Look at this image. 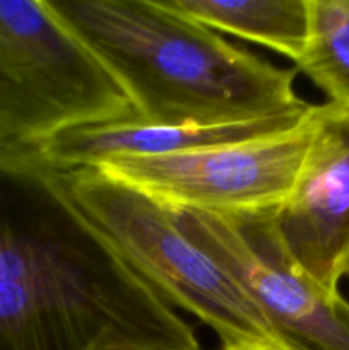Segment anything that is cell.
Instances as JSON below:
<instances>
[{
	"mask_svg": "<svg viewBox=\"0 0 349 350\" xmlns=\"http://www.w3.org/2000/svg\"><path fill=\"white\" fill-rule=\"evenodd\" d=\"M130 120L123 89L48 0H0V150L34 154L67 130Z\"/></svg>",
	"mask_w": 349,
	"mask_h": 350,
	"instance_id": "obj_3",
	"label": "cell"
},
{
	"mask_svg": "<svg viewBox=\"0 0 349 350\" xmlns=\"http://www.w3.org/2000/svg\"><path fill=\"white\" fill-rule=\"evenodd\" d=\"M310 132L308 113L296 129L276 135L163 156H115L94 167L170 211L243 217L286 202Z\"/></svg>",
	"mask_w": 349,
	"mask_h": 350,
	"instance_id": "obj_5",
	"label": "cell"
},
{
	"mask_svg": "<svg viewBox=\"0 0 349 350\" xmlns=\"http://www.w3.org/2000/svg\"><path fill=\"white\" fill-rule=\"evenodd\" d=\"M171 212L180 231L255 301L284 350H349V303L291 262L274 231V211L243 217Z\"/></svg>",
	"mask_w": 349,
	"mask_h": 350,
	"instance_id": "obj_6",
	"label": "cell"
},
{
	"mask_svg": "<svg viewBox=\"0 0 349 350\" xmlns=\"http://www.w3.org/2000/svg\"><path fill=\"white\" fill-rule=\"evenodd\" d=\"M82 296L81 255L55 217L40 161L0 150V350H64Z\"/></svg>",
	"mask_w": 349,
	"mask_h": 350,
	"instance_id": "obj_4",
	"label": "cell"
},
{
	"mask_svg": "<svg viewBox=\"0 0 349 350\" xmlns=\"http://www.w3.org/2000/svg\"><path fill=\"white\" fill-rule=\"evenodd\" d=\"M344 277L349 280V263H348V267H346V270H344Z\"/></svg>",
	"mask_w": 349,
	"mask_h": 350,
	"instance_id": "obj_12",
	"label": "cell"
},
{
	"mask_svg": "<svg viewBox=\"0 0 349 350\" xmlns=\"http://www.w3.org/2000/svg\"><path fill=\"white\" fill-rule=\"evenodd\" d=\"M311 109V106H310ZM308 111L231 125H149L139 120L79 126L53 137L34 156L55 171L94 167L115 156H163L222 144L245 142L293 130Z\"/></svg>",
	"mask_w": 349,
	"mask_h": 350,
	"instance_id": "obj_8",
	"label": "cell"
},
{
	"mask_svg": "<svg viewBox=\"0 0 349 350\" xmlns=\"http://www.w3.org/2000/svg\"><path fill=\"white\" fill-rule=\"evenodd\" d=\"M57 176L72 204L164 303L198 318L222 347L284 350L255 301L180 231L170 208L96 167Z\"/></svg>",
	"mask_w": 349,
	"mask_h": 350,
	"instance_id": "obj_2",
	"label": "cell"
},
{
	"mask_svg": "<svg viewBox=\"0 0 349 350\" xmlns=\"http://www.w3.org/2000/svg\"><path fill=\"white\" fill-rule=\"evenodd\" d=\"M221 350H267L260 347H221Z\"/></svg>",
	"mask_w": 349,
	"mask_h": 350,
	"instance_id": "obj_11",
	"label": "cell"
},
{
	"mask_svg": "<svg viewBox=\"0 0 349 350\" xmlns=\"http://www.w3.org/2000/svg\"><path fill=\"white\" fill-rule=\"evenodd\" d=\"M310 142L272 222L291 262L328 294L349 263V106L313 105Z\"/></svg>",
	"mask_w": 349,
	"mask_h": 350,
	"instance_id": "obj_7",
	"label": "cell"
},
{
	"mask_svg": "<svg viewBox=\"0 0 349 350\" xmlns=\"http://www.w3.org/2000/svg\"><path fill=\"white\" fill-rule=\"evenodd\" d=\"M50 9L149 125H231L310 109L296 68L233 46L163 0H74Z\"/></svg>",
	"mask_w": 349,
	"mask_h": 350,
	"instance_id": "obj_1",
	"label": "cell"
},
{
	"mask_svg": "<svg viewBox=\"0 0 349 350\" xmlns=\"http://www.w3.org/2000/svg\"><path fill=\"white\" fill-rule=\"evenodd\" d=\"M212 31L263 44L296 64L310 24V0H163Z\"/></svg>",
	"mask_w": 349,
	"mask_h": 350,
	"instance_id": "obj_9",
	"label": "cell"
},
{
	"mask_svg": "<svg viewBox=\"0 0 349 350\" xmlns=\"http://www.w3.org/2000/svg\"><path fill=\"white\" fill-rule=\"evenodd\" d=\"M294 65L331 103L349 106V0H310L307 46Z\"/></svg>",
	"mask_w": 349,
	"mask_h": 350,
	"instance_id": "obj_10",
	"label": "cell"
}]
</instances>
